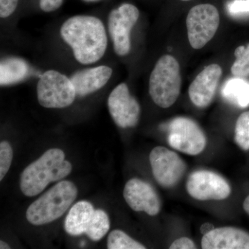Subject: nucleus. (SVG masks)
<instances>
[{"mask_svg":"<svg viewBox=\"0 0 249 249\" xmlns=\"http://www.w3.org/2000/svg\"><path fill=\"white\" fill-rule=\"evenodd\" d=\"M170 146L186 155H199L206 148L207 139L199 124L187 117H177L166 124Z\"/></svg>","mask_w":249,"mask_h":249,"instance_id":"6","label":"nucleus"},{"mask_svg":"<svg viewBox=\"0 0 249 249\" xmlns=\"http://www.w3.org/2000/svg\"><path fill=\"white\" fill-rule=\"evenodd\" d=\"M112 73V69L102 65L79 70L70 78L74 86L77 96H85L103 88L110 79Z\"/></svg>","mask_w":249,"mask_h":249,"instance_id":"15","label":"nucleus"},{"mask_svg":"<svg viewBox=\"0 0 249 249\" xmlns=\"http://www.w3.org/2000/svg\"><path fill=\"white\" fill-rule=\"evenodd\" d=\"M37 96L42 107L60 109L71 106L77 95L70 78L60 72L49 70L39 79Z\"/></svg>","mask_w":249,"mask_h":249,"instance_id":"5","label":"nucleus"},{"mask_svg":"<svg viewBox=\"0 0 249 249\" xmlns=\"http://www.w3.org/2000/svg\"><path fill=\"white\" fill-rule=\"evenodd\" d=\"M235 142L242 150H249V111L242 113L235 124Z\"/></svg>","mask_w":249,"mask_h":249,"instance_id":"21","label":"nucleus"},{"mask_svg":"<svg viewBox=\"0 0 249 249\" xmlns=\"http://www.w3.org/2000/svg\"><path fill=\"white\" fill-rule=\"evenodd\" d=\"M0 249H10V247L9 245L6 244V242H4V241H1V242H0Z\"/></svg>","mask_w":249,"mask_h":249,"instance_id":"29","label":"nucleus"},{"mask_svg":"<svg viewBox=\"0 0 249 249\" xmlns=\"http://www.w3.org/2000/svg\"><path fill=\"white\" fill-rule=\"evenodd\" d=\"M109 249H145V247L121 230H114L107 239Z\"/></svg>","mask_w":249,"mask_h":249,"instance_id":"20","label":"nucleus"},{"mask_svg":"<svg viewBox=\"0 0 249 249\" xmlns=\"http://www.w3.org/2000/svg\"><path fill=\"white\" fill-rule=\"evenodd\" d=\"M152 174L157 182L164 188L176 186L186 173L184 160L176 153L163 146H157L150 154Z\"/></svg>","mask_w":249,"mask_h":249,"instance_id":"10","label":"nucleus"},{"mask_svg":"<svg viewBox=\"0 0 249 249\" xmlns=\"http://www.w3.org/2000/svg\"><path fill=\"white\" fill-rule=\"evenodd\" d=\"M204 249H249V233L235 227L213 229L201 239Z\"/></svg>","mask_w":249,"mask_h":249,"instance_id":"14","label":"nucleus"},{"mask_svg":"<svg viewBox=\"0 0 249 249\" xmlns=\"http://www.w3.org/2000/svg\"><path fill=\"white\" fill-rule=\"evenodd\" d=\"M187 192L198 201H221L231 194V187L219 174L211 170H196L188 177Z\"/></svg>","mask_w":249,"mask_h":249,"instance_id":"9","label":"nucleus"},{"mask_svg":"<svg viewBox=\"0 0 249 249\" xmlns=\"http://www.w3.org/2000/svg\"><path fill=\"white\" fill-rule=\"evenodd\" d=\"M223 98L240 108L249 106V81L237 77L226 81L222 87Z\"/></svg>","mask_w":249,"mask_h":249,"instance_id":"17","label":"nucleus"},{"mask_svg":"<svg viewBox=\"0 0 249 249\" xmlns=\"http://www.w3.org/2000/svg\"><path fill=\"white\" fill-rule=\"evenodd\" d=\"M29 73L27 62L17 57L4 58L0 63V85L6 86L22 81Z\"/></svg>","mask_w":249,"mask_h":249,"instance_id":"18","label":"nucleus"},{"mask_svg":"<svg viewBox=\"0 0 249 249\" xmlns=\"http://www.w3.org/2000/svg\"><path fill=\"white\" fill-rule=\"evenodd\" d=\"M196 244L191 239L183 237L177 239L170 245V249H196Z\"/></svg>","mask_w":249,"mask_h":249,"instance_id":"26","label":"nucleus"},{"mask_svg":"<svg viewBox=\"0 0 249 249\" xmlns=\"http://www.w3.org/2000/svg\"><path fill=\"white\" fill-rule=\"evenodd\" d=\"M228 10L232 16L249 14V0H233L228 5Z\"/></svg>","mask_w":249,"mask_h":249,"instance_id":"24","label":"nucleus"},{"mask_svg":"<svg viewBox=\"0 0 249 249\" xmlns=\"http://www.w3.org/2000/svg\"><path fill=\"white\" fill-rule=\"evenodd\" d=\"M139 11L133 4L124 3L111 10L108 16V30L115 53L124 56L131 50V31L138 21Z\"/></svg>","mask_w":249,"mask_h":249,"instance_id":"8","label":"nucleus"},{"mask_svg":"<svg viewBox=\"0 0 249 249\" xmlns=\"http://www.w3.org/2000/svg\"><path fill=\"white\" fill-rule=\"evenodd\" d=\"M96 210L89 201H80L73 205L65 221V229L69 235L85 234Z\"/></svg>","mask_w":249,"mask_h":249,"instance_id":"16","label":"nucleus"},{"mask_svg":"<svg viewBox=\"0 0 249 249\" xmlns=\"http://www.w3.org/2000/svg\"><path fill=\"white\" fill-rule=\"evenodd\" d=\"M12 147L9 142H1L0 143V180H2L9 171L13 160Z\"/></svg>","mask_w":249,"mask_h":249,"instance_id":"23","label":"nucleus"},{"mask_svg":"<svg viewBox=\"0 0 249 249\" xmlns=\"http://www.w3.org/2000/svg\"><path fill=\"white\" fill-rule=\"evenodd\" d=\"M108 109L113 120L121 128L137 125L141 114L138 101L130 94L125 83L112 90L107 100Z\"/></svg>","mask_w":249,"mask_h":249,"instance_id":"11","label":"nucleus"},{"mask_svg":"<svg viewBox=\"0 0 249 249\" xmlns=\"http://www.w3.org/2000/svg\"><path fill=\"white\" fill-rule=\"evenodd\" d=\"M235 61L231 67V72L235 76L246 78L249 76V44L240 46L235 51Z\"/></svg>","mask_w":249,"mask_h":249,"instance_id":"22","label":"nucleus"},{"mask_svg":"<svg viewBox=\"0 0 249 249\" xmlns=\"http://www.w3.org/2000/svg\"><path fill=\"white\" fill-rule=\"evenodd\" d=\"M181 1H191V0H181Z\"/></svg>","mask_w":249,"mask_h":249,"instance_id":"30","label":"nucleus"},{"mask_svg":"<svg viewBox=\"0 0 249 249\" xmlns=\"http://www.w3.org/2000/svg\"><path fill=\"white\" fill-rule=\"evenodd\" d=\"M60 35L82 65L98 62L107 49L106 28L99 18L93 16L80 15L69 18L60 28Z\"/></svg>","mask_w":249,"mask_h":249,"instance_id":"1","label":"nucleus"},{"mask_svg":"<svg viewBox=\"0 0 249 249\" xmlns=\"http://www.w3.org/2000/svg\"><path fill=\"white\" fill-rule=\"evenodd\" d=\"M65 153L58 148L50 149L22 172L20 189L27 196L40 194L49 183L61 180L71 173L72 165L65 160Z\"/></svg>","mask_w":249,"mask_h":249,"instance_id":"2","label":"nucleus"},{"mask_svg":"<svg viewBox=\"0 0 249 249\" xmlns=\"http://www.w3.org/2000/svg\"><path fill=\"white\" fill-rule=\"evenodd\" d=\"M181 86L179 64L172 55H163L150 77L149 93L152 101L159 107H171L179 96Z\"/></svg>","mask_w":249,"mask_h":249,"instance_id":"4","label":"nucleus"},{"mask_svg":"<svg viewBox=\"0 0 249 249\" xmlns=\"http://www.w3.org/2000/svg\"><path fill=\"white\" fill-rule=\"evenodd\" d=\"M77 195L78 190L74 183L60 181L30 205L26 213L27 220L35 226L56 220L70 207Z\"/></svg>","mask_w":249,"mask_h":249,"instance_id":"3","label":"nucleus"},{"mask_svg":"<svg viewBox=\"0 0 249 249\" xmlns=\"http://www.w3.org/2000/svg\"><path fill=\"white\" fill-rule=\"evenodd\" d=\"M243 209L245 212L249 215V196L246 197L245 201L243 203Z\"/></svg>","mask_w":249,"mask_h":249,"instance_id":"28","label":"nucleus"},{"mask_svg":"<svg viewBox=\"0 0 249 249\" xmlns=\"http://www.w3.org/2000/svg\"><path fill=\"white\" fill-rule=\"evenodd\" d=\"M222 74L217 64L205 67L190 85L188 94L191 102L199 108L209 106L212 102Z\"/></svg>","mask_w":249,"mask_h":249,"instance_id":"13","label":"nucleus"},{"mask_svg":"<svg viewBox=\"0 0 249 249\" xmlns=\"http://www.w3.org/2000/svg\"><path fill=\"white\" fill-rule=\"evenodd\" d=\"M124 196L129 207L136 212H145L150 216L160 213L161 201L150 183L132 178L124 186Z\"/></svg>","mask_w":249,"mask_h":249,"instance_id":"12","label":"nucleus"},{"mask_svg":"<svg viewBox=\"0 0 249 249\" xmlns=\"http://www.w3.org/2000/svg\"><path fill=\"white\" fill-rule=\"evenodd\" d=\"M219 22V11L214 5L202 4L192 8L186 18L191 47L195 49L203 48L215 35Z\"/></svg>","mask_w":249,"mask_h":249,"instance_id":"7","label":"nucleus"},{"mask_svg":"<svg viewBox=\"0 0 249 249\" xmlns=\"http://www.w3.org/2000/svg\"><path fill=\"white\" fill-rule=\"evenodd\" d=\"M19 0H0V17L6 18L14 14Z\"/></svg>","mask_w":249,"mask_h":249,"instance_id":"25","label":"nucleus"},{"mask_svg":"<svg viewBox=\"0 0 249 249\" xmlns=\"http://www.w3.org/2000/svg\"><path fill=\"white\" fill-rule=\"evenodd\" d=\"M63 4V0H40V7L45 12L56 11Z\"/></svg>","mask_w":249,"mask_h":249,"instance_id":"27","label":"nucleus"},{"mask_svg":"<svg viewBox=\"0 0 249 249\" xmlns=\"http://www.w3.org/2000/svg\"><path fill=\"white\" fill-rule=\"evenodd\" d=\"M109 227L110 223L107 213L103 210H96L85 234L91 240L97 242L107 233Z\"/></svg>","mask_w":249,"mask_h":249,"instance_id":"19","label":"nucleus"}]
</instances>
